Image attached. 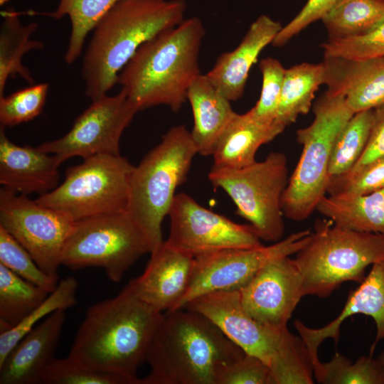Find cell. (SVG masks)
Instances as JSON below:
<instances>
[{
    "label": "cell",
    "mask_w": 384,
    "mask_h": 384,
    "mask_svg": "<svg viewBox=\"0 0 384 384\" xmlns=\"http://www.w3.org/2000/svg\"><path fill=\"white\" fill-rule=\"evenodd\" d=\"M164 313L141 300L129 284L115 297L90 306L77 331L69 356L92 368L139 384L145 361Z\"/></svg>",
    "instance_id": "obj_1"
},
{
    "label": "cell",
    "mask_w": 384,
    "mask_h": 384,
    "mask_svg": "<svg viewBox=\"0 0 384 384\" xmlns=\"http://www.w3.org/2000/svg\"><path fill=\"white\" fill-rule=\"evenodd\" d=\"M245 352L204 315L181 308L164 313L139 384H219L226 368Z\"/></svg>",
    "instance_id": "obj_2"
},
{
    "label": "cell",
    "mask_w": 384,
    "mask_h": 384,
    "mask_svg": "<svg viewBox=\"0 0 384 384\" xmlns=\"http://www.w3.org/2000/svg\"><path fill=\"white\" fill-rule=\"evenodd\" d=\"M206 30L198 17L183 20L143 43L118 75L138 111L164 105L177 112L201 75L199 52Z\"/></svg>",
    "instance_id": "obj_3"
},
{
    "label": "cell",
    "mask_w": 384,
    "mask_h": 384,
    "mask_svg": "<svg viewBox=\"0 0 384 384\" xmlns=\"http://www.w3.org/2000/svg\"><path fill=\"white\" fill-rule=\"evenodd\" d=\"M183 0H122L97 23L85 52L81 77L94 100L117 84L119 72L145 42L183 21Z\"/></svg>",
    "instance_id": "obj_4"
},
{
    "label": "cell",
    "mask_w": 384,
    "mask_h": 384,
    "mask_svg": "<svg viewBox=\"0 0 384 384\" xmlns=\"http://www.w3.org/2000/svg\"><path fill=\"white\" fill-rule=\"evenodd\" d=\"M183 308L204 315L245 353L262 361L274 384L314 383L309 354L300 336L287 327H271L252 318L241 305L239 290L205 294Z\"/></svg>",
    "instance_id": "obj_5"
},
{
    "label": "cell",
    "mask_w": 384,
    "mask_h": 384,
    "mask_svg": "<svg viewBox=\"0 0 384 384\" xmlns=\"http://www.w3.org/2000/svg\"><path fill=\"white\" fill-rule=\"evenodd\" d=\"M197 154L191 132L179 125L170 129L134 166L127 211L143 233L150 253L164 241L162 222Z\"/></svg>",
    "instance_id": "obj_6"
},
{
    "label": "cell",
    "mask_w": 384,
    "mask_h": 384,
    "mask_svg": "<svg viewBox=\"0 0 384 384\" xmlns=\"http://www.w3.org/2000/svg\"><path fill=\"white\" fill-rule=\"evenodd\" d=\"M304 294L329 297L345 282L361 283L366 270L384 261V235L358 232L317 220L308 243L294 259Z\"/></svg>",
    "instance_id": "obj_7"
},
{
    "label": "cell",
    "mask_w": 384,
    "mask_h": 384,
    "mask_svg": "<svg viewBox=\"0 0 384 384\" xmlns=\"http://www.w3.org/2000/svg\"><path fill=\"white\" fill-rule=\"evenodd\" d=\"M313 111L312 122L297 132L302 151L282 198L284 216L294 221L308 218L326 196L334 143L354 114L343 96L328 90L316 101Z\"/></svg>",
    "instance_id": "obj_8"
},
{
    "label": "cell",
    "mask_w": 384,
    "mask_h": 384,
    "mask_svg": "<svg viewBox=\"0 0 384 384\" xmlns=\"http://www.w3.org/2000/svg\"><path fill=\"white\" fill-rule=\"evenodd\" d=\"M134 166L120 154H98L70 167L64 181L36 201L75 223L126 211Z\"/></svg>",
    "instance_id": "obj_9"
},
{
    "label": "cell",
    "mask_w": 384,
    "mask_h": 384,
    "mask_svg": "<svg viewBox=\"0 0 384 384\" xmlns=\"http://www.w3.org/2000/svg\"><path fill=\"white\" fill-rule=\"evenodd\" d=\"M284 154L272 151L262 161L241 169L213 166L208 179L223 189L260 240L276 242L284 233L282 198L289 181Z\"/></svg>",
    "instance_id": "obj_10"
},
{
    "label": "cell",
    "mask_w": 384,
    "mask_h": 384,
    "mask_svg": "<svg viewBox=\"0 0 384 384\" xmlns=\"http://www.w3.org/2000/svg\"><path fill=\"white\" fill-rule=\"evenodd\" d=\"M147 252L150 249L143 233L126 210L74 223L62 265L73 270L100 267L111 281L119 282Z\"/></svg>",
    "instance_id": "obj_11"
},
{
    "label": "cell",
    "mask_w": 384,
    "mask_h": 384,
    "mask_svg": "<svg viewBox=\"0 0 384 384\" xmlns=\"http://www.w3.org/2000/svg\"><path fill=\"white\" fill-rule=\"evenodd\" d=\"M311 235V230H304L268 246L227 249L195 257L191 281L178 309L205 294L240 290L270 260L297 254Z\"/></svg>",
    "instance_id": "obj_12"
},
{
    "label": "cell",
    "mask_w": 384,
    "mask_h": 384,
    "mask_svg": "<svg viewBox=\"0 0 384 384\" xmlns=\"http://www.w3.org/2000/svg\"><path fill=\"white\" fill-rule=\"evenodd\" d=\"M74 223L27 196L0 190V227L11 235L46 273L58 275Z\"/></svg>",
    "instance_id": "obj_13"
},
{
    "label": "cell",
    "mask_w": 384,
    "mask_h": 384,
    "mask_svg": "<svg viewBox=\"0 0 384 384\" xmlns=\"http://www.w3.org/2000/svg\"><path fill=\"white\" fill-rule=\"evenodd\" d=\"M80 114L70 131L62 137L38 147L64 161L98 154H119L124 130L138 110L122 90L114 96L104 95Z\"/></svg>",
    "instance_id": "obj_14"
},
{
    "label": "cell",
    "mask_w": 384,
    "mask_h": 384,
    "mask_svg": "<svg viewBox=\"0 0 384 384\" xmlns=\"http://www.w3.org/2000/svg\"><path fill=\"white\" fill-rule=\"evenodd\" d=\"M171 246L193 257L233 248L261 247V240L250 225L236 223L201 206L189 195L174 198L170 211Z\"/></svg>",
    "instance_id": "obj_15"
},
{
    "label": "cell",
    "mask_w": 384,
    "mask_h": 384,
    "mask_svg": "<svg viewBox=\"0 0 384 384\" xmlns=\"http://www.w3.org/2000/svg\"><path fill=\"white\" fill-rule=\"evenodd\" d=\"M240 303L252 318L274 328L287 327L305 296L301 273L289 256L266 263L240 290Z\"/></svg>",
    "instance_id": "obj_16"
},
{
    "label": "cell",
    "mask_w": 384,
    "mask_h": 384,
    "mask_svg": "<svg viewBox=\"0 0 384 384\" xmlns=\"http://www.w3.org/2000/svg\"><path fill=\"white\" fill-rule=\"evenodd\" d=\"M195 257L171 246L166 240L151 252L139 277L129 282L135 294L161 312L178 309L193 276Z\"/></svg>",
    "instance_id": "obj_17"
},
{
    "label": "cell",
    "mask_w": 384,
    "mask_h": 384,
    "mask_svg": "<svg viewBox=\"0 0 384 384\" xmlns=\"http://www.w3.org/2000/svg\"><path fill=\"white\" fill-rule=\"evenodd\" d=\"M356 314L370 316L375 323V338L370 348L372 354L377 343L384 338V261L371 265L369 273L359 286L350 292L343 309L333 321L319 329L309 327L299 320L294 321V327L307 348L312 366L321 361L318 351L321 343L331 338L336 344L343 322Z\"/></svg>",
    "instance_id": "obj_18"
},
{
    "label": "cell",
    "mask_w": 384,
    "mask_h": 384,
    "mask_svg": "<svg viewBox=\"0 0 384 384\" xmlns=\"http://www.w3.org/2000/svg\"><path fill=\"white\" fill-rule=\"evenodd\" d=\"M65 310H57L34 326L0 364V384L41 383L54 358L64 323Z\"/></svg>",
    "instance_id": "obj_19"
},
{
    "label": "cell",
    "mask_w": 384,
    "mask_h": 384,
    "mask_svg": "<svg viewBox=\"0 0 384 384\" xmlns=\"http://www.w3.org/2000/svg\"><path fill=\"white\" fill-rule=\"evenodd\" d=\"M0 126V183L17 194L43 195L58 186V157L38 146H19L6 137Z\"/></svg>",
    "instance_id": "obj_20"
},
{
    "label": "cell",
    "mask_w": 384,
    "mask_h": 384,
    "mask_svg": "<svg viewBox=\"0 0 384 384\" xmlns=\"http://www.w3.org/2000/svg\"><path fill=\"white\" fill-rule=\"evenodd\" d=\"M323 63L327 90L343 96L354 114L384 105V56L324 57Z\"/></svg>",
    "instance_id": "obj_21"
},
{
    "label": "cell",
    "mask_w": 384,
    "mask_h": 384,
    "mask_svg": "<svg viewBox=\"0 0 384 384\" xmlns=\"http://www.w3.org/2000/svg\"><path fill=\"white\" fill-rule=\"evenodd\" d=\"M282 28L279 21L261 15L250 25L238 46L221 54L206 74L212 84L230 102L242 96L251 67Z\"/></svg>",
    "instance_id": "obj_22"
},
{
    "label": "cell",
    "mask_w": 384,
    "mask_h": 384,
    "mask_svg": "<svg viewBox=\"0 0 384 384\" xmlns=\"http://www.w3.org/2000/svg\"><path fill=\"white\" fill-rule=\"evenodd\" d=\"M285 127L274 122L264 124L250 111L235 113L218 138L212 156L213 166L241 169L256 161L258 149L273 140Z\"/></svg>",
    "instance_id": "obj_23"
},
{
    "label": "cell",
    "mask_w": 384,
    "mask_h": 384,
    "mask_svg": "<svg viewBox=\"0 0 384 384\" xmlns=\"http://www.w3.org/2000/svg\"><path fill=\"white\" fill-rule=\"evenodd\" d=\"M187 100L193 115L191 137L198 154L212 156L220 134L236 112L206 75H199L190 86Z\"/></svg>",
    "instance_id": "obj_24"
},
{
    "label": "cell",
    "mask_w": 384,
    "mask_h": 384,
    "mask_svg": "<svg viewBox=\"0 0 384 384\" xmlns=\"http://www.w3.org/2000/svg\"><path fill=\"white\" fill-rule=\"evenodd\" d=\"M316 210L341 228L384 235V188L365 195H326Z\"/></svg>",
    "instance_id": "obj_25"
},
{
    "label": "cell",
    "mask_w": 384,
    "mask_h": 384,
    "mask_svg": "<svg viewBox=\"0 0 384 384\" xmlns=\"http://www.w3.org/2000/svg\"><path fill=\"white\" fill-rule=\"evenodd\" d=\"M3 16L0 27V97L4 96L7 80L18 75L29 84L34 83L22 59L30 50L44 48L43 42L30 38L38 28L36 23L22 25L18 13L11 10L4 11Z\"/></svg>",
    "instance_id": "obj_26"
},
{
    "label": "cell",
    "mask_w": 384,
    "mask_h": 384,
    "mask_svg": "<svg viewBox=\"0 0 384 384\" xmlns=\"http://www.w3.org/2000/svg\"><path fill=\"white\" fill-rule=\"evenodd\" d=\"M325 82V67L302 63L286 69L275 122L286 127L309 111L315 93Z\"/></svg>",
    "instance_id": "obj_27"
},
{
    "label": "cell",
    "mask_w": 384,
    "mask_h": 384,
    "mask_svg": "<svg viewBox=\"0 0 384 384\" xmlns=\"http://www.w3.org/2000/svg\"><path fill=\"white\" fill-rule=\"evenodd\" d=\"M49 294L0 263V332L18 325Z\"/></svg>",
    "instance_id": "obj_28"
},
{
    "label": "cell",
    "mask_w": 384,
    "mask_h": 384,
    "mask_svg": "<svg viewBox=\"0 0 384 384\" xmlns=\"http://www.w3.org/2000/svg\"><path fill=\"white\" fill-rule=\"evenodd\" d=\"M321 21L329 39L360 36L384 21V0H340Z\"/></svg>",
    "instance_id": "obj_29"
},
{
    "label": "cell",
    "mask_w": 384,
    "mask_h": 384,
    "mask_svg": "<svg viewBox=\"0 0 384 384\" xmlns=\"http://www.w3.org/2000/svg\"><path fill=\"white\" fill-rule=\"evenodd\" d=\"M122 0H60L56 9L48 13L55 19L68 16L70 35L64 60L73 63L81 55L87 34L101 18L118 2Z\"/></svg>",
    "instance_id": "obj_30"
},
{
    "label": "cell",
    "mask_w": 384,
    "mask_h": 384,
    "mask_svg": "<svg viewBox=\"0 0 384 384\" xmlns=\"http://www.w3.org/2000/svg\"><path fill=\"white\" fill-rule=\"evenodd\" d=\"M373 119V110L355 113L339 132L334 143L330 163V177L350 171L366 146Z\"/></svg>",
    "instance_id": "obj_31"
},
{
    "label": "cell",
    "mask_w": 384,
    "mask_h": 384,
    "mask_svg": "<svg viewBox=\"0 0 384 384\" xmlns=\"http://www.w3.org/2000/svg\"><path fill=\"white\" fill-rule=\"evenodd\" d=\"M78 287V282L73 277L60 280L55 289L21 322L7 331L0 332V364L40 320L57 310H65L73 306L77 302Z\"/></svg>",
    "instance_id": "obj_32"
},
{
    "label": "cell",
    "mask_w": 384,
    "mask_h": 384,
    "mask_svg": "<svg viewBox=\"0 0 384 384\" xmlns=\"http://www.w3.org/2000/svg\"><path fill=\"white\" fill-rule=\"evenodd\" d=\"M314 377L324 384H384V368L371 355L355 362L336 353L328 362L321 361L313 368Z\"/></svg>",
    "instance_id": "obj_33"
},
{
    "label": "cell",
    "mask_w": 384,
    "mask_h": 384,
    "mask_svg": "<svg viewBox=\"0 0 384 384\" xmlns=\"http://www.w3.org/2000/svg\"><path fill=\"white\" fill-rule=\"evenodd\" d=\"M0 263L50 293L58 284V276L48 274L42 270L28 252L2 227H0Z\"/></svg>",
    "instance_id": "obj_34"
},
{
    "label": "cell",
    "mask_w": 384,
    "mask_h": 384,
    "mask_svg": "<svg viewBox=\"0 0 384 384\" xmlns=\"http://www.w3.org/2000/svg\"><path fill=\"white\" fill-rule=\"evenodd\" d=\"M41 383L128 384L124 378L88 366L70 356L54 358L46 369Z\"/></svg>",
    "instance_id": "obj_35"
},
{
    "label": "cell",
    "mask_w": 384,
    "mask_h": 384,
    "mask_svg": "<svg viewBox=\"0 0 384 384\" xmlns=\"http://www.w3.org/2000/svg\"><path fill=\"white\" fill-rule=\"evenodd\" d=\"M49 85H31L9 96L0 97V126L13 127L32 120L44 107Z\"/></svg>",
    "instance_id": "obj_36"
},
{
    "label": "cell",
    "mask_w": 384,
    "mask_h": 384,
    "mask_svg": "<svg viewBox=\"0 0 384 384\" xmlns=\"http://www.w3.org/2000/svg\"><path fill=\"white\" fill-rule=\"evenodd\" d=\"M259 68L262 76L261 93L249 111L260 122L272 124L277 117L286 69L278 60L270 57L262 59Z\"/></svg>",
    "instance_id": "obj_37"
},
{
    "label": "cell",
    "mask_w": 384,
    "mask_h": 384,
    "mask_svg": "<svg viewBox=\"0 0 384 384\" xmlns=\"http://www.w3.org/2000/svg\"><path fill=\"white\" fill-rule=\"evenodd\" d=\"M324 57L363 59L384 56V21L364 34L323 43Z\"/></svg>",
    "instance_id": "obj_38"
},
{
    "label": "cell",
    "mask_w": 384,
    "mask_h": 384,
    "mask_svg": "<svg viewBox=\"0 0 384 384\" xmlns=\"http://www.w3.org/2000/svg\"><path fill=\"white\" fill-rule=\"evenodd\" d=\"M384 188V157L343 175L330 177L329 195H365Z\"/></svg>",
    "instance_id": "obj_39"
},
{
    "label": "cell",
    "mask_w": 384,
    "mask_h": 384,
    "mask_svg": "<svg viewBox=\"0 0 384 384\" xmlns=\"http://www.w3.org/2000/svg\"><path fill=\"white\" fill-rule=\"evenodd\" d=\"M219 384H274L269 367L258 358L244 353L223 373Z\"/></svg>",
    "instance_id": "obj_40"
},
{
    "label": "cell",
    "mask_w": 384,
    "mask_h": 384,
    "mask_svg": "<svg viewBox=\"0 0 384 384\" xmlns=\"http://www.w3.org/2000/svg\"><path fill=\"white\" fill-rule=\"evenodd\" d=\"M340 0H307L299 14L282 28L272 41L274 46L285 45L311 23L329 13Z\"/></svg>",
    "instance_id": "obj_41"
},
{
    "label": "cell",
    "mask_w": 384,
    "mask_h": 384,
    "mask_svg": "<svg viewBox=\"0 0 384 384\" xmlns=\"http://www.w3.org/2000/svg\"><path fill=\"white\" fill-rule=\"evenodd\" d=\"M382 157H384V105L373 110V123L366 146L351 171L358 170Z\"/></svg>",
    "instance_id": "obj_42"
},
{
    "label": "cell",
    "mask_w": 384,
    "mask_h": 384,
    "mask_svg": "<svg viewBox=\"0 0 384 384\" xmlns=\"http://www.w3.org/2000/svg\"><path fill=\"white\" fill-rule=\"evenodd\" d=\"M379 361H380L381 364L383 365L384 368V351H383L380 356L378 358Z\"/></svg>",
    "instance_id": "obj_43"
},
{
    "label": "cell",
    "mask_w": 384,
    "mask_h": 384,
    "mask_svg": "<svg viewBox=\"0 0 384 384\" xmlns=\"http://www.w3.org/2000/svg\"><path fill=\"white\" fill-rule=\"evenodd\" d=\"M9 1V0H0V5L2 6L4 4H5Z\"/></svg>",
    "instance_id": "obj_44"
}]
</instances>
